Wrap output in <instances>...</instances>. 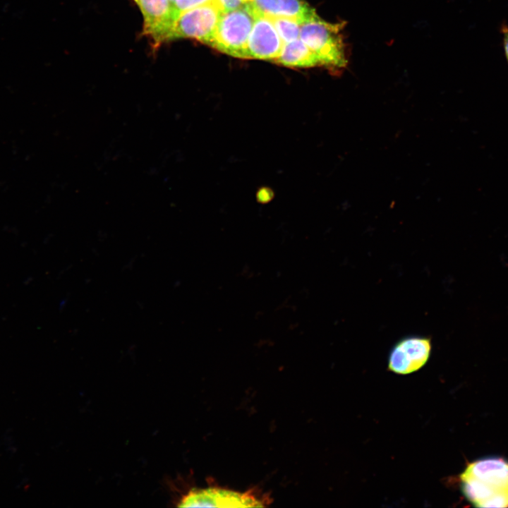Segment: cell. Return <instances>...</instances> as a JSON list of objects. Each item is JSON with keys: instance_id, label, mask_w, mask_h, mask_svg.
Masks as SVG:
<instances>
[{"instance_id": "cell-14", "label": "cell", "mask_w": 508, "mask_h": 508, "mask_svg": "<svg viewBox=\"0 0 508 508\" xmlns=\"http://www.w3.org/2000/svg\"><path fill=\"white\" fill-rule=\"evenodd\" d=\"M503 30V42H504V52L505 55L508 61V28L504 27L502 28Z\"/></svg>"}, {"instance_id": "cell-2", "label": "cell", "mask_w": 508, "mask_h": 508, "mask_svg": "<svg viewBox=\"0 0 508 508\" xmlns=\"http://www.w3.org/2000/svg\"><path fill=\"white\" fill-rule=\"evenodd\" d=\"M342 28L343 23L332 24L317 16L301 24L299 38L318 56L322 66L339 70L347 64Z\"/></svg>"}, {"instance_id": "cell-8", "label": "cell", "mask_w": 508, "mask_h": 508, "mask_svg": "<svg viewBox=\"0 0 508 508\" xmlns=\"http://www.w3.org/2000/svg\"><path fill=\"white\" fill-rule=\"evenodd\" d=\"M144 20V32L154 44L167 41L168 33L176 18L171 0H135Z\"/></svg>"}, {"instance_id": "cell-6", "label": "cell", "mask_w": 508, "mask_h": 508, "mask_svg": "<svg viewBox=\"0 0 508 508\" xmlns=\"http://www.w3.org/2000/svg\"><path fill=\"white\" fill-rule=\"evenodd\" d=\"M254 16L255 20L248 39L245 59L274 61L280 54L284 42L269 17L258 14Z\"/></svg>"}, {"instance_id": "cell-1", "label": "cell", "mask_w": 508, "mask_h": 508, "mask_svg": "<svg viewBox=\"0 0 508 508\" xmlns=\"http://www.w3.org/2000/svg\"><path fill=\"white\" fill-rule=\"evenodd\" d=\"M461 490L474 507H508V461L487 457L467 465L459 476Z\"/></svg>"}, {"instance_id": "cell-7", "label": "cell", "mask_w": 508, "mask_h": 508, "mask_svg": "<svg viewBox=\"0 0 508 508\" xmlns=\"http://www.w3.org/2000/svg\"><path fill=\"white\" fill-rule=\"evenodd\" d=\"M262 502L250 493L210 488L191 490L180 502L179 507H263Z\"/></svg>"}, {"instance_id": "cell-15", "label": "cell", "mask_w": 508, "mask_h": 508, "mask_svg": "<svg viewBox=\"0 0 508 508\" xmlns=\"http://www.w3.org/2000/svg\"><path fill=\"white\" fill-rule=\"evenodd\" d=\"M171 1H172L173 0H171Z\"/></svg>"}, {"instance_id": "cell-13", "label": "cell", "mask_w": 508, "mask_h": 508, "mask_svg": "<svg viewBox=\"0 0 508 508\" xmlns=\"http://www.w3.org/2000/svg\"><path fill=\"white\" fill-rule=\"evenodd\" d=\"M250 0H215L222 12L245 6Z\"/></svg>"}, {"instance_id": "cell-12", "label": "cell", "mask_w": 508, "mask_h": 508, "mask_svg": "<svg viewBox=\"0 0 508 508\" xmlns=\"http://www.w3.org/2000/svg\"><path fill=\"white\" fill-rule=\"evenodd\" d=\"M212 1L215 0H173L171 3L174 14L176 18L182 12Z\"/></svg>"}, {"instance_id": "cell-5", "label": "cell", "mask_w": 508, "mask_h": 508, "mask_svg": "<svg viewBox=\"0 0 508 508\" xmlns=\"http://www.w3.org/2000/svg\"><path fill=\"white\" fill-rule=\"evenodd\" d=\"M431 350V339L428 337L410 336L403 338L389 352L388 369L399 375L414 373L426 364Z\"/></svg>"}, {"instance_id": "cell-10", "label": "cell", "mask_w": 508, "mask_h": 508, "mask_svg": "<svg viewBox=\"0 0 508 508\" xmlns=\"http://www.w3.org/2000/svg\"><path fill=\"white\" fill-rule=\"evenodd\" d=\"M273 62L291 68L322 66L318 56L300 38L284 43Z\"/></svg>"}, {"instance_id": "cell-11", "label": "cell", "mask_w": 508, "mask_h": 508, "mask_svg": "<svg viewBox=\"0 0 508 508\" xmlns=\"http://www.w3.org/2000/svg\"><path fill=\"white\" fill-rule=\"evenodd\" d=\"M284 43L294 41L299 38L301 23L297 20L289 18L269 17Z\"/></svg>"}, {"instance_id": "cell-3", "label": "cell", "mask_w": 508, "mask_h": 508, "mask_svg": "<svg viewBox=\"0 0 508 508\" xmlns=\"http://www.w3.org/2000/svg\"><path fill=\"white\" fill-rule=\"evenodd\" d=\"M254 20L255 16L247 6L222 12L210 46L227 55L245 59Z\"/></svg>"}, {"instance_id": "cell-4", "label": "cell", "mask_w": 508, "mask_h": 508, "mask_svg": "<svg viewBox=\"0 0 508 508\" xmlns=\"http://www.w3.org/2000/svg\"><path fill=\"white\" fill-rule=\"evenodd\" d=\"M222 13L216 1L182 12L174 21L167 41L190 38L210 46Z\"/></svg>"}, {"instance_id": "cell-9", "label": "cell", "mask_w": 508, "mask_h": 508, "mask_svg": "<svg viewBox=\"0 0 508 508\" xmlns=\"http://www.w3.org/2000/svg\"><path fill=\"white\" fill-rule=\"evenodd\" d=\"M246 6L253 15L289 18L301 23L318 16L315 11L302 0H250Z\"/></svg>"}]
</instances>
